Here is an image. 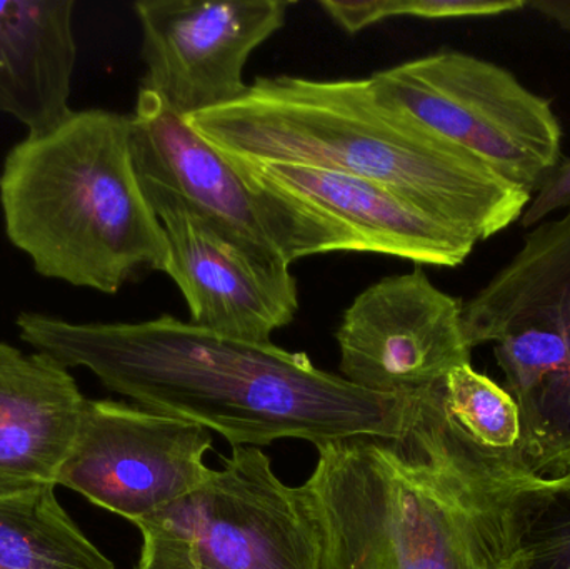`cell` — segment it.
I'll return each instance as SVG.
<instances>
[{"mask_svg":"<svg viewBox=\"0 0 570 569\" xmlns=\"http://www.w3.org/2000/svg\"><path fill=\"white\" fill-rule=\"evenodd\" d=\"M444 383V381H442ZM442 383L412 396L402 436L318 444L304 483L324 569H494L514 473L452 420Z\"/></svg>","mask_w":570,"mask_h":569,"instance_id":"obj_2","label":"cell"},{"mask_svg":"<svg viewBox=\"0 0 570 569\" xmlns=\"http://www.w3.org/2000/svg\"><path fill=\"white\" fill-rule=\"evenodd\" d=\"M136 527L176 541L200 569H324L307 490L284 484L256 447L234 448L223 470Z\"/></svg>","mask_w":570,"mask_h":569,"instance_id":"obj_7","label":"cell"},{"mask_svg":"<svg viewBox=\"0 0 570 569\" xmlns=\"http://www.w3.org/2000/svg\"><path fill=\"white\" fill-rule=\"evenodd\" d=\"M561 209H570V157L562 159L541 190L532 196L528 209L522 214L521 226L532 229Z\"/></svg>","mask_w":570,"mask_h":569,"instance_id":"obj_20","label":"cell"},{"mask_svg":"<svg viewBox=\"0 0 570 569\" xmlns=\"http://www.w3.org/2000/svg\"><path fill=\"white\" fill-rule=\"evenodd\" d=\"M371 80L382 99L531 196L564 159L561 120L551 100L498 63L441 50L375 72Z\"/></svg>","mask_w":570,"mask_h":569,"instance_id":"obj_5","label":"cell"},{"mask_svg":"<svg viewBox=\"0 0 570 569\" xmlns=\"http://www.w3.org/2000/svg\"><path fill=\"white\" fill-rule=\"evenodd\" d=\"M20 340L139 406L216 431L236 447L399 438L412 396L372 393L307 354L224 336L164 314L140 323H70L23 311Z\"/></svg>","mask_w":570,"mask_h":569,"instance_id":"obj_1","label":"cell"},{"mask_svg":"<svg viewBox=\"0 0 570 569\" xmlns=\"http://www.w3.org/2000/svg\"><path fill=\"white\" fill-rule=\"evenodd\" d=\"M227 160L253 186L304 204L337 224L357 241L358 253L458 267L478 244L375 180L301 164Z\"/></svg>","mask_w":570,"mask_h":569,"instance_id":"obj_13","label":"cell"},{"mask_svg":"<svg viewBox=\"0 0 570 569\" xmlns=\"http://www.w3.org/2000/svg\"><path fill=\"white\" fill-rule=\"evenodd\" d=\"M230 159L364 177L478 243L521 220L531 194L411 114L368 79L259 77L236 102L187 117Z\"/></svg>","mask_w":570,"mask_h":569,"instance_id":"obj_3","label":"cell"},{"mask_svg":"<svg viewBox=\"0 0 570 569\" xmlns=\"http://www.w3.org/2000/svg\"><path fill=\"white\" fill-rule=\"evenodd\" d=\"M86 403L66 366L0 343V497L57 487Z\"/></svg>","mask_w":570,"mask_h":569,"instance_id":"obj_14","label":"cell"},{"mask_svg":"<svg viewBox=\"0 0 570 569\" xmlns=\"http://www.w3.org/2000/svg\"><path fill=\"white\" fill-rule=\"evenodd\" d=\"M321 9L347 33H357L394 17L469 19L498 17L528 9L525 0H321Z\"/></svg>","mask_w":570,"mask_h":569,"instance_id":"obj_19","label":"cell"},{"mask_svg":"<svg viewBox=\"0 0 570 569\" xmlns=\"http://www.w3.org/2000/svg\"><path fill=\"white\" fill-rule=\"evenodd\" d=\"M73 0L0 2V112L26 126L29 136L73 112Z\"/></svg>","mask_w":570,"mask_h":569,"instance_id":"obj_15","label":"cell"},{"mask_svg":"<svg viewBox=\"0 0 570 569\" xmlns=\"http://www.w3.org/2000/svg\"><path fill=\"white\" fill-rule=\"evenodd\" d=\"M0 207L10 244L47 279L116 294L166 271L169 246L137 177L130 117L73 110L9 150Z\"/></svg>","mask_w":570,"mask_h":569,"instance_id":"obj_4","label":"cell"},{"mask_svg":"<svg viewBox=\"0 0 570 569\" xmlns=\"http://www.w3.org/2000/svg\"><path fill=\"white\" fill-rule=\"evenodd\" d=\"M502 547L514 569H570V470L522 477L501 501Z\"/></svg>","mask_w":570,"mask_h":569,"instance_id":"obj_17","label":"cell"},{"mask_svg":"<svg viewBox=\"0 0 570 569\" xmlns=\"http://www.w3.org/2000/svg\"><path fill=\"white\" fill-rule=\"evenodd\" d=\"M129 117L130 154L140 183L173 190L227 233L288 264L335 251L358 253L357 241L337 224L247 183L157 94L139 89Z\"/></svg>","mask_w":570,"mask_h":569,"instance_id":"obj_6","label":"cell"},{"mask_svg":"<svg viewBox=\"0 0 570 569\" xmlns=\"http://www.w3.org/2000/svg\"><path fill=\"white\" fill-rule=\"evenodd\" d=\"M444 403L452 420L481 448L521 473V421L512 398L471 364L455 367L442 383Z\"/></svg>","mask_w":570,"mask_h":569,"instance_id":"obj_18","label":"cell"},{"mask_svg":"<svg viewBox=\"0 0 570 569\" xmlns=\"http://www.w3.org/2000/svg\"><path fill=\"white\" fill-rule=\"evenodd\" d=\"M528 7L570 33V0H532Z\"/></svg>","mask_w":570,"mask_h":569,"instance_id":"obj_22","label":"cell"},{"mask_svg":"<svg viewBox=\"0 0 570 569\" xmlns=\"http://www.w3.org/2000/svg\"><path fill=\"white\" fill-rule=\"evenodd\" d=\"M462 303L432 284L422 267L362 291L345 310L335 340L341 376L387 396H414L471 364Z\"/></svg>","mask_w":570,"mask_h":569,"instance_id":"obj_11","label":"cell"},{"mask_svg":"<svg viewBox=\"0 0 570 569\" xmlns=\"http://www.w3.org/2000/svg\"><path fill=\"white\" fill-rule=\"evenodd\" d=\"M169 246L167 276L189 306L190 323L224 336L271 343L294 321L291 264L244 243L166 187L140 183Z\"/></svg>","mask_w":570,"mask_h":569,"instance_id":"obj_10","label":"cell"},{"mask_svg":"<svg viewBox=\"0 0 570 569\" xmlns=\"http://www.w3.org/2000/svg\"><path fill=\"white\" fill-rule=\"evenodd\" d=\"M494 569H514V568H512L511 565H509L508 561H505V558L502 557L501 561H499L498 567H495Z\"/></svg>","mask_w":570,"mask_h":569,"instance_id":"obj_23","label":"cell"},{"mask_svg":"<svg viewBox=\"0 0 570 569\" xmlns=\"http://www.w3.org/2000/svg\"><path fill=\"white\" fill-rule=\"evenodd\" d=\"M0 569L116 567L42 487L0 497Z\"/></svg>","mask_w":570,"mask_h":569,"instance_id":"obj_16","label":"cell"},{"mask_svg":"<svg viewBox=\"0 0 570 569\" xmlns=\"http://www.w3.org/2000/svg\"><path fill=\"white\" fill-rule=\"evenodd\" d=\"M285 0H140L146 73L139 89L157 94L183 117L229 106L249 89L247 60L283 29Z\"/></svg>","mask_w":570,"mask_h":569,"instance_id":"obj_12","label":"cell"},{"mask_svg":"<svg viewBox=\"0 0 570 569\" xmlns=\"http://www.w3.org/2000/svg\"><path fill=\"white\" fill-rule=\"evenodd\" d=\"M210 448V431L200 424L119 401L87 400L56 484L137 524L209 480Z\"/></svg>","mask_w":570,"mask_h":569,"instance_id":"obj_9","label":"cell"},{"mask_svg":"<svg viewBox=\"0 0 570 569\" xmlns=\"http://www.w3.org/2000/svg\"><path fill=\"white\" fill-rule=\"evenodd\" d=\"M462 320L471 350L528 327L564 341V366L519 408V421L529 473L570 470V209L525 234L511 263L464 303Z\"/></svg>","mask_w":570,"mask_h":569,"instance_id":"obj_8","label":"cell"},{"mask_svg":"<svg viewBox=\"0 0 570 569\" xmlns=\"http://www.w3.org/2000/svg\"><path fill=\"white\" fill-rule=\"evenodd\" d=\"M142 550L136 569H200L176 541L156 531L140 530Z\"/></svg>","mask_w":570,"mask_h":569,"instance_id":"obj_21","label":"cell"}]
</instances>
